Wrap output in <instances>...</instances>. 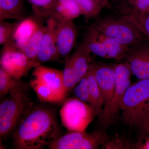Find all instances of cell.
Wrapping results in <instances>:
<instances>
[{
    "mask_svg": "<svg viewBox=\"0 0 149 149\" xmlns=\"http://www.w3.org/2000/svg\"><path fill=\"white\" fill-rule=\"evenodd\" d=\"M61 131L54 111L45 107L32 108L13 133V147L45 148L61 136Z\"/></svg>",
    "mask_w": 149,
    "mask_h": 149,
    "instance_id": "cell-1",
    "label": "cell"
},
{
    "mask_svg": "<svg viewBox=\"0 0 149 149\" xmlns=\"http://www.w3.org/2000/svg\"><path fill=\"white\" fill-rule=\"evenodd\" d=\"M120 119L130 127H136L149 111V78L131 84L125 92L121 104Z\"/></svg>",
    "mask_w": 149,
    "mask_h": 149,
    "instance_id": "cell-2",
    "label": "cell"
},
{
    "mask_svg": "<svg viewBox=\"0 0 149 149\" xmlns=\"http://www.w3.org/2000/svg\"><path fill=\"white\" fill-rule=\"evenodd\" d=\"M94 24L103 35L130 47L148 40L140 28L125 16L104 17Z\"/></svg>",
    "mask_w": 149,
    "mask_h": 149,
    "instance_id": "cell-3",
    "label": "cell"
},
{
    "mask_svg": "<svg viewBox=\"0 0 149 149\" xmlns=\"http://www.w3.org/2000/svg\"><path fill=\"white\" fill-rule=\"evenodd\" d=\"M31 99L23 90L10 94L0 105V136L5 138L13 133L33 108Z\"/></svg>",
    "mask_w": 149,
    "mask_h": 149,
    "instance_id": "cell-4",
    "label": "cell"
},
{
    "mask_svg": "<svg viewBox=\"0 0 149 149\" xmlns=\"http://www.w3.org/2000/svg\"><path fill=\"white\" fill-rule=\"evenodd\" d=\"M116 83L113 94L109 103L100 113L98 122L103 127H108L118 119L121 111L123 99L127 89L132 84L133 75L127 61L115 64Z\"/></svg>",
    "mask_w": 149,
    "mask_h": 149,
    "instance_id": "cell-5",
    "label": "cell"
},
{
    "mask_svg": "<svg viewBox=\"0 0 149 149\" xmlns=\"http://www.w3.org/2000/svg\"><path fill=\"white\" fill-rule=\"evenodd\" d=\"M95 113L93 106L77 98L67 100L60 110L63 124L70 131H84Z\"/></svg>",
    "mask_w": 149,
    "mask_h": 149,
    "instance_id": "cell-6",
    "label": "cell"
},
{
    "mask_svg": "<svg viewBox=\"0 0 149 149\" xmlns=\"http://www.w3.org/2000/svg\"><path fill=\"white\" fill-rule=\"evenodd\" d=\"M108 136L102 131L91 133L84 131H70L61 136L48 148L51 149H95L104 146Z\"/></svg>",
    "mask_w": 149,
    "mask_h": 149,
    "instance_id": "cell-7",
    "label": "cell"
},
{
    "mask_svg": "<svg viewBox=\"0 0 149 149\" xmlns=\"http://www.w3.org/2000/svg\"><path fill=\"white\" fill-rule=\"evenodd\" d=\"M0 63L1 67L17 80L27 75L32 68L39 65L33 60L29 59L13 42L3 46L1 52Z\"/></svg>",
    "mask_w": 149,
    "mask_h": 149,
    "instance_id": "cell-8",
    "label": "cell"
},
{
    "mask_svg": "<svg viewBox=\"0 0 149 149\" xmlns=\"http://www.w3.org/2000/svg\"><path fill=\"white\" fill-rule=\"evenodd\" d=\"M133 75L138 80L149 78V41H144L130 48L124 58Z\"/></svg>",
    "mask_w": 149,
    "mask_h": 149,
    "instance_id": "cell-9",
    "label": "cell"
},
{
    "mask_svg": "<svg viewBox=\"0 0 149 149\" xmlns=\"http://www.w3.org/2000/svg\"><path fill=\"white\" fill-rule=\"evenodd\" d=\"M56 20L50 16L47 21L41 48L35 59L38 65L49 62L58 61L61 56L56 44L55 30Z\"/></svg>",
    "mask_w": 149,
    "mask_h": 149,
    "instance_id": "cell-10",
    "label": "cell"
},
{
    "mask_svg": "<svg viewBox=\"0 0 149 149\" xmlns=\"http://www.w3.org/2000/svg\"><path fill=\"white\" fill-rule=\"evenodd\" d=\"M96 80L101 91L104 107L109 102L114 91L116 83L115 64L94 63Z\"/></svg>",
    "mask_w": 149,
    "mask_h": 149,
    "instance_id": "cell-11",
    "label": "cell"
},
{
    "mask_svg": "<svg viewBox=\"0 0 149 149\" xmlns=\"http://www.w3.org/2000/svg\"><path fill=\"white\" fill-rule=\"evenodd\" d=\"M55 37L61 56L68 55L74 47L77 37V29L73 22L56 20Z\"/></svg>",
    "mask_w": 149,
    "mask_h": 149,
    "instance_id": "cell-12",
    "label": "cell"
},
{
    "mask_svg": "<svg viewBox=\"0 0 149 149\" xmlns=\"http://www.w3.org/2000/svg\"><path fill=\"white\" fill-rule=\"evenodd\" d=\"M32 75L52 89L61 102L64 100L66 95L63 85V71L40 64L35 68Z\"/></svg>",
    "mask_w": 149,
    "mask_h": 149,
    "instance_id": "cell-13",
    "label": "cell"
},
{
    "mask_svg": "<svg viewBox=\"0 0 149 149\" xmlns=\"http://www.w3.org/2000/svg\"><path fill=\"white\" fill-rule=\"evenodd\" d=\"M91 53L83 40L69 56L77 84L85 76L91 64Z\"/></svg>",
    "mask_w": 149,
    "mask_h": 149,
    "instance_id": "cell-14",
    "label": "cell"
},
{
    "mask_svg": "<svg viewBox=\"0 0 149 149\" xmlns=\"http://www.w3.org/2000/svg\"><path fill=\"white\" fill-rule=\"evenodd\" d=\"M82 15L75 0H54L50 16L58 21H72Z\"/></svg>",
    "mask_w": 149,
    "mask_h": 149,
    "instance_id": "cell-15",
    "label": "cell"
},
{
    "mask_svg": "<svg viewBox=\"0 0 149 149\" xmlns=\"http://www.w3.org/2000/svg\"><path fill=\"white\" fill-rule=\"evenodd\" d=\"M40 25L33 19L27 18L17 23L14 33L13 42L23 52L30 38L37 32Z\"/></svg>",
    "mask_w": 149,
    "mask_h": 149,
    "instance_id": "cell-16",
    "label": "cell"
},
{
    "mask_svg": "<svg viewBox=\"0 0 149 149\" xmlns=\"http://www.w3.org/2000/svg\"><path fill=\"white\" fill-rule=\"evenodd\" d=\"M85 75L88 81L91 106L94 108L96 113H100L102 110V107L104 105V99L95 76L94 63H91Z\"/></svg>",
    "mask_w": 149,
    "mask_h": 149,
    "instance_id": "cell-17",
    "label": "cell"
},
{
    "mask_svg": "<svg viewBox=\"0 0 149 149\" xmlns=\"http://www.w3.org/2000/svg\"><path fill=\"white\" fill-rule=\"evenodd\" d=\"M24 12L23 0H0V21L19 19Z\"/></svg>",
    "mask_w": 149,
    "mask_h": 149,
    "instance_id": "cell-18",
    "label": "cell"
},
{
    "mask_svg": "<svg viewBox=\"0 0 149 149\" xmlns=\"http://www.w3.org/2000/svg\"><path fill=\"white\" fill-rule=\"evenodd\" d=\"M97 34L99 40L103 45L108 59H124L131 47L107 37L98 30Z\"/></svg>",
    "mask_w": 149,
    "mask_h": 149,
    "instance_id": "cell-19",
    "label": "cell"
},
{
    "mask_svg": "<svg viewBox=\"0 0 149 149\" xmlns=\"http://www.w3.org/2000/svg\"><path fill=\"white\" fill-rule=\"evenodd\" d=\"M29 85L41 102L45 103H58L61 102L58 95L41 80L33 77L30 80Z\"/></svg>",
    "mask_w": 149,
    "mask_h": 149,
    "instance_id": "cell-20",
    "label": "cell"
},
{
    "mask_svg": "<svg viewBox=\"0 0 149 149\" xmlns=\"http://www.w3.org/2000/svg\"><path fill=\"white\" fill-rule=\"evenodd\" d=\"M97 30L95 24L88 28L83 41L86 44L91 53L104 58H108L105 48L97 36Z\"/></svg>",
    "mask_w": 149,
    "mask_h": 149,
    "instance_id": "cell-21",
    "label": "cell"
},
{
    "mask_svg": "<svg viewBox=\"0 0 149 149\" xmlns=\"http://www.w3.org/2000/svg\"><path fill=\"white\" fill-rule=\"evenodd\" d=\"M119 9L121 16L149 13V0H122Z\"/></svg>",
    "mask_w": 149,
    "mask_h": 149,
    "instance_id": "cell-22",
    "label": "cell"
},
{
    "mask_svg": "<svg viewBox=\"0 0 149 149\" xmlns=\"http://www.w3.org/2000/svg\"><path fill=\"white\" fill-rule=\"evenodd\" d=\"M12 77L1 67L0 68V95L1 97L19 90H23L22 84Z\"/></svg>",
    "mask_w": 149,
    "mask_h": 149,
    "instance_id": "cell-23",
    "label": "cell"
},
{
    "mask_svg": "<svg viewBox=\"0 0 149 149\" xmlns=\"http://www.w3.org/2000/svg\"><path fill=\"white\" fill-rule=\"evenodd\" d=\"M45 26H40L37 32L33 35L23 50V52L30 60H34L41 48Z\"/></svg>",
    "mask_w": 149,
    "mask_h": 149,
    "instance_id": "cell-24",
    "label": "cell"
},
{
    "mask_svg": "<svg viewBox=\"0 0 149 149\" xmlns=\"http://www.w3.org/2000/svg\"><path fill=\"white\" fill-rule=\"evenodd\" d=\"M63 77L65 92L67 96L70 91L74 89L77 84L69 56L67 58L65 62L64 68L63 70Z\"/></svg>",
    "mask_w": 149,
    "mask_h": 149,
    "instance_id": "cell-25",
    "label": "cell"
},
{
    "mask_svg": "<svg viewBox=\"0 0 149 149\" xmlns=\"http://www.w3.org/2000/svg\"><path fill=\"white\" fill-rule=\"evenodd\" d=\"M86 19L93 18L99 13L102 8L95 0H75Z\"/></svg>",
    "mask_w": 149,
    "mask_h": 149,
    "instance_id": "cell-26",
    "label": "cell"
},
{
    "mask_svg": "<svg viewBox=\"0 0 149 149\" xmlns=\"http://www.w3.org/2000/svg\"><path fill=\"white\" fill-rule=\"evenodd\" d=\"M36 15L40 17L50 16L54 0H28Z\"/></svg>",
    "mask_w": 149,
    "mask_h": 149,
    "instance_id": "cell-27",
    "label": "cell"
},
{
    "mask_svg": "<svg viewBox=\"0 0 149 149\" xmlns=\"http://www.w3.org/2000/svg\"><path fill=\"white\" fill-rule=\"evenodd\" d=\"M73 93L78 100L91 105V95L86 75L75 86L73 89Z\"/></svg>",
    "mask_w": 149,
    "mask_h": 149,
    "instance_id": "cell-28",
    "label": "cell"
},
{
    "mask_svg": "<svg viewBox=\"0 0 149 149\" xmlns=\"http://www.w3.org/2000/svg\"><path fill=\"white\" fill-rule=\"evenodd\" d=\"M0 23V45L4 46L13 42L14 33L17 23L2 21Z\"/></svg>",
    "mask_w": 149,
    "mask_h": 149,
    "instance_id": "cell-29",
    "label": "cell"
},
{
    "mask_svg": "<svg viewBox=\"0 0 149 149\" xmlns=\"http://www.w3.org/2000/svg\"><path fill=\"white\" fill-rule=\"evenodd\" d=\"M125 17L130 19L140 28L149 41V13L133 14Z\"/></svg>",
    "mask_w": 149,
    "mask_h": 149,
    "instance_id": "cell-30",
    "label": "cell"
},
{
    "mask_svg": "<svg viewBox=\"0 0 149 149\" xmlns=\"http://www.w3.org/2000/svg\"><path fill=\"white\" fill-rule=\"evenodd\" d=\"M139 131L138 141L135 146H138L142 143L144 140L149 136V122L136 127Z\"/></svg>",
    "mask_w": 149,
    "mask_h": 149,
    "instance_id": "cell-31",
    "label": "cell"
},
{
    "mask_svg": "<svg viewBox=\"0 0 149 149\" xmlns=\"http://www.w3.org/2000/svg\"><path fill=\"white\" fill-rule=\"evenodd\" d=\"M134 149H149V136L146 138L142 143L135 146Z\"/></svg>",
    "mask_w": 149,
    "mask_h": 149,
    "instance_id": "cell-32",
    "label": "cell"
},
{
    "mask_svg": "<svg viewBox=\"0 0 149 149\" xmlns=\"http://www.w3.org/2000/svg\"><path fill=\"white\" fill-rule=\"evenodd\" d=\"M148 122H149V111L143 116V117L139 121L138 125H136V128Z\"/></svg>",
    "mask_w": 149,
    "mask_h": 149,
    "instance_id": "cell-33",
    "label": "cell"
},
{
    "mask_svg": "<svg viewBox=\"0 0 149 149\" xmlns=\"http://www.w3.org/2000/svg\"><path fill=\"white\" fill-rule=\"evenodd\" d=\"M106 1H107V0H106Z\"/></svg>",
    "mask_w": 149,
    "mask_h": 149,
    "instance_id": "cell-34",
    "label": "cell"
}]
</instances>
